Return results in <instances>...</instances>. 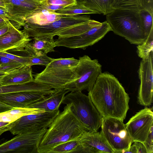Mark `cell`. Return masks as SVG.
Returning <instances> with one entry per match:
<instances>
[{
  "mask_svg": "<svg viewBox=\"0 0 153 153\" xmlns=\"http://www.w3.org/2000/svg\"><path fill=\"white\" fill-rule=\"evenodd\" d=\"M65 7H66L63 6L44 4L38 6L35 9V10L39 11L45 10L52 11H56L62 9Z\"/></svg>",
  "mask_w": 153,
  "mask_h": 153,
  "instance_id": "cell-39",
  "label": "cell"
},
{
  "mask_svg": "<svg viewBox=\"0 0 153 153\" xmlns=\"http://www.w3.org/2000/svg\"><path fill=\"white\" fill-rule=\"evenodd\" d=\"M70 92L65 88L55 89V91L43 99L30 104L26 108H39L47 111L59 109L65 94Z\"/></svg>",
  "mask_w": 153,
  "mask_h": 153,
  "instance_id": "cell-18",
  "label": "cell"
},
{
  "mask_svg": "<svg viewBox=\"0 0 153 153\" xmlns=\"http://www.w3.org/2000/svg\"><path fill=\"white\" fill-rule=\"evenodd\" d=\"M55 91L50 86L34 79L27 83L10 85H0V94L22 91H34L46 95Z\"/></svg>",
  "mask_w": 153,
  "mask_h": 153,
  "instance_id": "cell-19",
  "label": "cell"
},
{
  "mask_svg": "<svg viewBox=\"0 0 153 153\" xmlns=\"http://www.w3.org/2000/svg\"><path fill=\"white\" fill-rule=\"evenodd\" d=\"M152 108L147 107L133 116L125 124L126 128L131 140L143 143L153 125Z\"/></svg>",
  "mask_w": 153,
  "mask_h": 153,
  "instance_id": "cell-12",
  "label": "cell"
},
{
  "mask_svg": "<svg viewBox=\"0 0 153 153\" xmlns=\"http://www.w3.org/2000/svg\"><path fill=\"white\" fill-rule=\"evenodd\" d=\"M57 13L64 15L99 14L98 13L85 7L81 1H77L74 5L66 7L56 11Z\"/></svg>",
  "mask_w": 153,
  "mask_h": 153,
  "instance_id": "cell-26",
  "label": "cell"
},
{
  "mask_svg": "<svg viewBox=\"0 0 153 153\" xmlns=\"http://www.w3.org/2000/svg\"><path fill=\"white\" fill-rule=\"evenodd\" d=\"M78 62L73 57L53 59L42 72L33 76L53 89H64L78 79L75 70Z\"/></svg>",
  "mask_w": 153,
  "mask_h": 153,
  "instance_id": "cell-4",
  "label": "cell"
},
{
  "mask_svg": "<svg viewBox=\"0 0 153 153\" xmlns=\"http://www.w3.org/2000/svg\"><path fill=\"white\" fill-rule=\"evenodd\" d=\"M48 128L17 134L0 144V153H38L39 144Z\"/></svg>",
  "mask_w": 153,
  "mask_h": 153,
  "instance_id": "cell-11",
  "label": "cell"
},
{
  "mask_svg": "<svg viewBox=\"0 0 153 153\" xmlns=\"http://www.w3.org/2000/svg\"><path fill=\"white\" fill-rule=\"evenodd\" d=\"M0 7L7 8V3L4 0H0Z\"/></svg>",
  "mask_w": 153,
  "mask_h": 153,
  "instance_id": "cell-44",
  "label": "cell"
},
{
  "mask_svg": "<svg viewBox=\"0 0 153 153\" xmlns=\"http://www.w3.org/2000/svg\"><path fill=\"white\" fill-rule=\"evenodd\" d=\"M60 113L59 109L25 115L0 129V136L9 131L13 135L48 128Z\"/></svg>",
  "mask_w": 153,
  "mask_h": 153,
  "instance_id": "cell-7",
  "label": "cell"
},
{
  "mask_svg": "<svg viewBox=\"0 0 153 153\" xmlns=\"http://www.w3.org/2000/svg\"><path fill=\"white\" fill-rule=\"evenodd\" d=\"M91 19L88 15H65L57 20L44 25L25 23L22 31L30 37L46 36H54L64 29Z\"/></svg>",
  "mask_w": 153,
  "mask_h": 153,
  "instance_id": "cell-9",
  "label": "cell"
},
{
  "mask_svg": "<svg viewBox=\"0 0 153 153\" xmlns=\"http://www.w3.org/2000/svg\"><path fill=\"white\" fill-rule=\"evenodd\" d=\"M0 16L7 18L10 21H14L18 23L16 18L7 8L0 7Z\"/></svg>",
  "mask_w": 153,
  "mask_h": 153,
  "instance_id": "cell-40",
  "label": "cell"
},
{
  "mask_svg": "<svg viewBox=\"0 0 153 153\" xmlns=\"http://www.w3.org/2000/svg\"><path fill=\"white\" fill-rule=\"evenodd\" d=\"M139 13L142 25L148 35L151 31L153 30V14L144 9L140 10Z\"/></svg>",
  "mask_w": 153,
  "mask_h": 153,
  "instance_id": "cell-30",
  "label": "cell"
},
{
  "mask_svg": "<svg viewBox=\"0 0 153 153\" xmlns=\"http://www.w3.org/2000/svg\"><path fill=\"white\" fill-rule=\"evenodd\" d=\"M144 145L147 153H153V126L152 125L149 130L148 135L143 143Z\"/></svg>",
  "mask_w": 153,
  "mask_h": 153,
  "instance_id": "cell-37",
  "label": "cell"
},
{
  "mask_svg": "<svg viewBox=\"0 0 153 153\" xmlns=\"http://www.w3.org/2000/svg\"><path fill=\"white\" fill-rule=\"evenodd\" d=\"M152 52H153V30L149 32L145 41L137 46V55L142 59L146 58Z\"/></svg>",
  "mask_w": 153,
  "mask_h": 153,
  "instance_id": "cell-27",
  "label": "cell"
},
{
  "mask_svg": "<svg viewBox=\"0 0 153 153\" xmlns=\"http://www.w3.org/2000/svg\"><path fill=\"white\" fill-rule=\"evenodd\" d=\"M26 65L19 62L0 64V71L8 73L23 65Z\"/></svg>",
  "mask_w": 153,
  "mask_h": 153,
  "instance_id": "cell-34",
  "label": "cell"
},
{
  "mask_svg": "<svg viewBox=\"0 0 153 153\" xmlns=\"http://www.w3.org/2000/svg\"><path fill=\"white\" fill-rule=\"evenodd\" d=\"M54 37L46 36L33 37V41L26 45L24 51L29 56H44L54 52L56 46Z\"/></svg>",
  "mask_w": 153,
  "mask_h": 153,
  "instance_id": "cell-17",
  "label": "cell"
},
{
  "mask_svg": "<svg viewBox=\"0 0 153 153\" xmlns=\"http://www.w3.org/2000/svg\"><path fill=\"white\" fill-rule=\"evenodd\" d=\"M10 21L8 19L4 17L0 16V24Z\"/></svg>",
  "mask_w": 153,
  "mask_h": 153,
  "instance_id": "cell-45",
  "label": "cell"
},
{
  "mask_svg": "<svg viewBox=\"0 0 153 153\" xmlns=\"http://www.w3.org/2000/svg\"><path fill=\"white\" fill-rule=\"evenodd\" d=\"M133 143L129 148L123 153H147L146 148L143 143L137 141Z\"/></svg>",
  "mask_w": 153,
  "mask_h": 153,
  "instance_id": "cell-33",
  "label": "cell"
},
{
  "mask_svg": "<svg viewBox=\"0 0 153 153\" xmlns=\"http://www.w3.org/2000/svg\"><path fill=\"white\" fill-rule=\"evenodd\" d=\"M69 104L71 111L86 126L87 131H98L102 116L90 97L81 91L71 92L65 96L62 104Z\"/></svg>",
  "mask_w": 153,
  "mask_h": 153,
  "instance_id": "cell-5",
  "label": "cell"
},
{
  "mask_svg": "<svg viewBox=\"0 0 153 153\" xmlns=\"http://www.w3.org/2000/svg\"></svg>",
  "mask_w": 153,
  "mask_h": 153,
  "instance_id": "cell-50",
  "label": "cell"
},
{
  "mask_svg": "<svg viewBox=\"0 0 153 153\" xmlns=\"http://www.w3.org/2000/svg\"><path fill=\"white\" fill-rule=\"evenodd\" d=\"M20 29L15 28L0 36V52L9 50L24 51L32 39Z\"/></svg>",
  "mask_w": 153,
  "mask_h": 153,
  "instance_id": "cell-16",
  "label": "cell"
},
{
  "mask_svg": "<svg viewBox=\"0 0 153 153\" xmlns=\"http://www.w3.org/2000/svg\"><path fill=\"white\" fill-rule=\"evenodd\" d=\"M21 2L32 4H36L40 5L44 4V0H17Z\"/></svg>",
  "mask_w": 153,
  "mask_h": 153,
  "instance_id": "cell-42",
  "label": "cell"
},
{
  "mask_svg": "<svg viewBox=\"0 0 153 153\" xmlns=\"http://www.w3.org/2000/svg\"><path fill=\"white\" fill-rule=\"evenodd\" d=\"M7 73L0 71V81L3 77Z\"/></svg>",
  "mask_w": 153,
  "mask_h": 153,
  "instance_id": "cell-47",
  "label": "cell"
},
{
  "mask_svg": "<svg viewBox=\"0 0 153 153\" xmlns=\"http://www.w3.org/2000/svg\"><path fill=\"white\" fill-rule=\"evenodd\" d=\"M86 128L71 111L68 104L48 128L39 144L38 153H48L62 143L76 140Z\"/></svg>",
  "mask_w": 153,
  "mask_h": 153,
  "instance_id": "cell-2",
  "label": "cell"
},
{
  "mask_svg": "<svg viewBox=\"0 0 153 153\" xmlns=\"http://www.w3.org/2000/svg\"><path fill=\"white\" fill-rule=\"evenodd\" d=\"M80 0H78V1H79Z\"/></svg>",
  "mask_w": 153,
  "mask_h": 153,
  "instance_id": "cell-48",
  "label": "cell"
},
{
  "mask_svg": "<svg viewBox=\"0 0 153 153\" xmlns=\"http://www.w3.org/2000/svg\"><path fill=\"white\" fill-rule=\"evenodd\" d=\"M142 10H147L153 14V0H137Z\"/></svg>",
  "mask_w": 153,
  "mask_h": 153,
  "instance_id": "cell-38",
  "label": "cell"
},
{
  "mask_svg": "<svg viewBox=\"0 0 153 153\" xmlns=\"http://www.w3.org/2000/svg\"><path fill=\"white\" fill-rule=\"evenodd\" d=\"M101 22L91 19L87 22L66 28L56 34L58 37H66L76 36L84 33L92 27Z\"/></svg>",
  "mask_w": 153,
  "mask_h": 153,
  "instance_id": "cell-24",
  "label": "cell"
},
{
  "mask_svg": "<svg viewBox=\"0 0 153 153\" xmlns=\"http://www.w3.org/2000/svg\"><path fill=\"white\" fill-rule=\"evenodd\" d=\"M88 95L102 117L123 122L129 108L130 98L113 75L108 72L102 73Z\"/></svg>",
  "mask_w": 153,
  "mask_h": 153,
  "instance_id": "cell-1",
  "label": "cell"
},
{
  "mask_svg": "<svg viewBox=\"0 0 153 153\" xmlns=\"http://www.w3.org/2000/svg\"><path fill=\"white\" fill-rule=\"evenodd\" d=\"M77 140L79 153H115L100 132L86 131Z\"/></svg>",
  "mask_w": 153,
  "mask_h": 153,
  "instance_id": "cell-14",
  "label": "cell"
},
{
  "mask_svg": "<svg viewBox=\"0 0 153 153\" xmlns=\"http://www.w3.org/2000/svg\"><path fill=\"white\" fill-rule=\"evenodd\" d=\"M47 55L42 56H29V65H40L46 66L53 59Z\"/></svg>",
  "mask_w": 153,
  "mask_h": 153,
  "instance_id": "cell-31",
  "label": "cell"
},
{
  "mask_svg": "<svg viewBox=\"0 0 153 153\" xmlns=\"http://www.w3.org/2000/svg\"><path fill=\"white\" fill-rule=\"evenodd\" d=\"M111 7L113 10H128L138 11L142 10L137 0H113Z\"/></svg>",
  "mask_w": 153,
  "mask_h": 153,
  "instance_id": "cell-28",
  "label": "cell"
},
{
  "mask_svg": "<svg viewBox=\"0 0 153 153\" xmlns=\"http://www.w3.org/2000/svg\"><path fill=\"white\" fill-rule=\"evenodd\" d=\"M7 3V9L16 18L22 26L24 24L25 18L40 5L25 3L17 0H4Z\"/></svg>",
  "mask_w": 153,
  "mask_h": 153,
  "instance_id": "cell-21",
  "label": "cell"
},
{
  "mask_svg": "<svg viewBox=\"0 0 153 153\" xmlns=\"http://www.w3.org/2000/svg\"><path fill=\"white\" fill-rule=\"evenodd\" d=\"M31 66L23 65L7 73L0 80L1 85L21 84L33 80Z\"/></svg>",
  "mask_w": 153,
  "mask_h": 153,
  "instance_id": "cell-20",
  "label": "cell"
},
{
  "mask_svg": "<svg viewBox=\"0 0 153 153\" xmlns=\"http://www.w3.org/2000/svg\"><path fill=\"white\" fill-rule=\"evenodd\" d=\"M139 12L114 9L106 15V21L115 34L137 45L144 42L148 35L142 25Z\"/></svg>",
  "mask_w": 153,
  "mask_h": 153,
  "instance_id": "cell-3",
  "label": "cell"
},
{
  "mask_svg": "<svg viewBox=\"0 0 153 153\" xmlns=\"http://www.w3.org/2000/svg\"><path fill=\"white\" fill-rule=\"evenodd\" d=\"M77 3L76 0H44V4H48L63 6L66 7Z\"/></svg>",
  "mask_w": 153,
  "mask_h": 153,
  "instance_id": "cell-36",
  "label": "cell"
},
{
  "mask_svg": "<svg viewBox=\"0 0 153 153\" xmlns=\"http://www.w3.org/2000/svg\"><path fill=\"white\" fill-rule=\"evenodd\" d=\"M45 111L39 108H14L11 110L0 113V122L10 123L23 116L39 113Z\"/></svg>",
  "mask_w": 153,
  "mask_h": 153,
  "instance_id": "cell-23",
  "label": "cell"
},
{
  "mask_svg": "<svg viewBox=\"0 0 153 153\" xmlns=\"http://www.w3.org/2000/svg\"><path fill=\"white\" fill-rule=\"evenodd\" d=\"M100 132L115 153H123L133 142L123 122L117 119L102 117Z\"/></svg>",
  "mask_w": 153,
  "mask_h": 153,
  "instance_id": "cell-8",
  "label": "cell"
},
{
  "mask_svg": "<svg viewBox=\"0 0 153 153\" xmlns=\"http://www.w3.org/2000/svg\"><path fill=\"white\" fill-rule=\"evenodd\" d=\"M113 0H81L86 7L99 14L106 15L113 11L111 7Z\"/></svg>",
  "mask_w": 153,
  "mask_h": 153,
  "instance_id": "cell-25",
  "label": "cell"
},
{
  "mask_svg": "<svg viewBox=\"0 0 153 153\" xmlns=\"http://www.w3.org/2000/svg\"><path fill=\"white\" fill-rule=\"evenodd\" d=\"M18 62L4 56H0V64H3Z\"/></svg>",
  "mask_w": 153,
  "mask_h": 153,
  "instance_id": "cell-43",
  "label": "cell"
},
{
  "mask_svg": "<svg viewBox=\"0 0 153 153\" xmlns=\"http://www.w3.org/2000/svg\"><path fill=\"white\" fill-rule=\"evenodd\" d=\"M9 123L7 122H0V129Z\"/></svg>",
  "mask_w": 153,
  "mask_h": 153,
  "instance_id": "cell-46",
  "label": "cell"
},
{
  "mask_svg": "<svg viewBox=\"0 0 153 153\" xmlns=\"http://www.w3.org/2000/svg\"><path fill=\"white\" fill-rule=\"evenodd\" d=\"M75 71L78 79L67 85L65 89L70 92H88L93 87L98 76L102 73V65L97 59H91L84 55L79 57Z\"/></svg>",
  "mask_w": 153,
  "mask_h": 153,
  "instance_id": "cell-6",
  "label": "cell"
},
{
  "mask_svg": "<svg viewBox=\"0 0 153 153\" xmlns=\"http://www.w3.org/2000/svg\"><path fill=\"white\" fill-rule=\"evenodd\" d=\"M13 108L0 101V113L11 110Z\"/></svg>",
  "mask_w": 153,
  "mask_h": 153,
  "instance_id": "cell-41",
  "label": "cell"
},
{
  "mask_svg": "<svg viewBox=\"0 0 153 153\" xmlns=\"http://www.w3.org/2000/svg\"><path fill=\"white\" fill-rule=\"evenodd\" d=\"M0 56H4L10 59L29 65V56H21L12 54L7 52H0Z\"/></svg>",
  "mask_w": 153,
  "mask_h": 153,
  "instance_id": "cell-35",
  "label": "cell"
},
{
  "mask_svg": "<svg viewBox=\"0 0 153 153\" xmlns=\"http://www.w3.org/2000/svg\"><path fill=\"white\" fill-rule=\"evenodd\" d=\"M65 15L57 13L56 11L34 10L25 18L24 23L44 25L57 20Z\"/></svg>",
  "mask_w": 153,
  "mask_h": 153,
  "instance_id": "cell-22",
  "label": "cell"
},
{
  "mask_svg": "<svg viewBox=\"0 0 153 153\" xmlns=\"http://www.w3.org/2000/svg\"><path fill=\"white\" fill-rule=\"evenodd\" d=\"M153 52L148 57L142 59L138 70L140 84L137 100L140 105L149 106L153 102Z\"/></svg>",
  "mask_w": 153,
  "mask_h": 153,
  "instance_id": "cell-13",
  "label": "cell"
},
{
  "mask_svg": "<svg viewBox=\"0 0 153 153\" xmlns=\"http://www.w3.org/2000/svg\"><path fill=\"white\" fill-rule=\"evenodd\" d=\"M79 145L77 140L68 141L55 146L48 153H74Z\"/></svg>",
  "mask_w": 153,
  "mask_h": 153,
  "instance_id": "cell-29",
  "label": "cell"
},
{
  "mask_svg": "<svg viewBox=\"0 0 153 153\" xmlns=\"http://www.w3.org/2000/svg\"><path fill=\"white\" fill-rule=\"evenodd\" d=\"M0 85H1V84H0Z\"/></svg>",
  "mask_w": 153,
  "mask_h": 153,
  "instance_id": "cell-49",
  "label": "cell"
},
{
  "mask_svg": "<svg viewBox=\"0 0 153 153\" xmlns=\"http://www.w3.org/2000/svg\"><path fill=\"white\" fill-rule=\"evenodd\" d=\"M111 31V28L106 21L81 34L71 36L58 37L55 40V46L85 50L98 42Z\"/></svg>",
  "mask_w": 153,
  "mask_h": 153,
  "instance_id": "cell-10",
  "label": "cell"
},
{
  "mask_svg": "<svg viewBox=\"0 0 153 153\" xmlns=\"http://www.w3.org/2000/svg\"><path fill=\"white\" fill-rule=\"evenodd\" d=\"M22 26L18 23L9 21L0 24V36L15 28L20 29Z\"/></svg>",
  "mask_w": 153,
  "mask_h": 153,
  "instance_id": "cell-32",
  "label": "cell"
},
{
  "mask_svg": "<svg viewBox=\"0 0 153 153\" xmlns=\"http://www.w3.org/2000/svg\"><path fill=\"white\" fill-rule=\"evenodd\" d=\"M46 95L34 91H22L0 94V101L13 108H26Z\"/></svg>",
  "mask_w": 153,
  "mask_h": 153,
  "instance_id": "cell-15",
  "label": "cell"
}]
</instances>
